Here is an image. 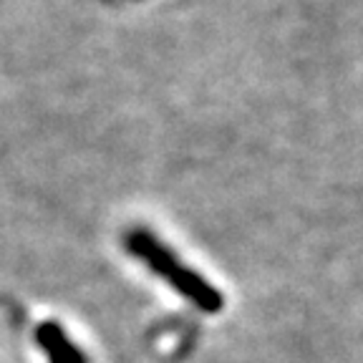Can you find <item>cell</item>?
<instances>
[{
    "mask_svg": "<svg viewBox=\"0 0 363 363\" xmlns=\"http://www.w3.org/2000/svg\"><path fill=\"white\" fill-rule=\"evenodd\" d=\"M124 247L131 257L142 262L147 270H152L157 278H162L172 290L187 298L197 311L202 313H220L225 308V295L210 283V280L184 265V260L174 255V250L159 240L147 227H131L124 235Z\"/></svg>",
    "mask_w": 363,
    "mask_h": 363,
    "instance_id": "1",
    "label": "cell"
},
{
    "mask_svg": "<svg viewBox=\"0 0 363 363\" xmlns=\"http://www.w3.org/2000/svg\"><path fill=\"white\" fill-rule=\"evenodd\" d=\"M35 340L48 356V363H89V356L71 340L58 320H43L35 328Z\"/></svg>",
    "mask_w": 363,
    "mask_h": 363,
    "instance_id": "2",
    "label": "cell"
}]
</instances>
